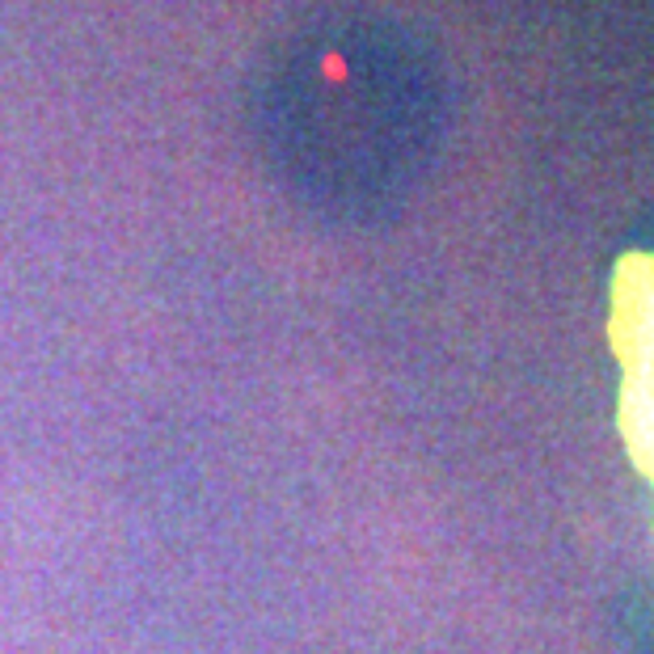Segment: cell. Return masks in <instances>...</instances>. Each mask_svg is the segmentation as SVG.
I'll list each match as a JSON object with an SVG mask.
<instances>
[{
  "label": "cell",
  "instance_id": "1",
  "mask_svg": "<svg viewBox=\"0 0 654 654\" xmlns=\"http://www.w3.org/2000/svg\"><path fill=\"white\" fill-rule=\"evenodd\" d=\"M608 338L620 363L616 431L654 490V253H625L616 262Z\"/></svg>",
  "mask_w": 654,
  "mask_h": 654
}]
</instances>
